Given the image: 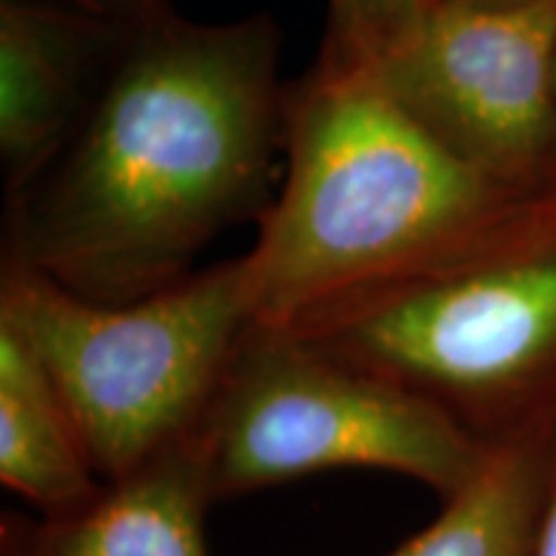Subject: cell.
Returning a JSON list of instances; mask_svg holds the SVG:
<instances>
[{
	"label": "cell",
	"mask_w": 556,
	"mask_h": 556,
	"mask_svg": "<svg viewBox=\"0 0 556 556\" xmlns=\"http://www.w3.org/2000/svg\"><path fill=\"white\" fill-rule=\"evenodd\" d=\"M287 178L242 255L253 328L296 332L518 204L364 67L315 62L283 88Z\"/></svg>",
	"instance_id": "cell-2"
},
{
	"label": "cell",
	"mask_w": 556,
	"mask_h": 556,
	"mask_svg": "<svg viewBox=\"0 0 556 556\" xmlns=\"http://www.w3.org/2000/svg\"><path fill=\"white\" fill-rule=\"evenodd\" d=\"M212 500L191 435L129 477L103 484L88 505L47 518L24 556H208L204 516Z\"/></svg>",
	"instance_id": "cell-8"
},
{
	"label": "cell",
	"mask_w": 556,
	"mask_h": 556,
	"mask_svg": "<svg viewBox=\"0 0 556 556\" xmlns=\"http://www.w3.org/2000/svg\"><path fill=\"white\" fill-rule=\"evenodd\" d=\"M435 0H330V26L317 60L371 67L405 41Z\"/></svg>",
	"instance_id": "cell-11"
},
{
	"label": "cell",
	"mask_w": 556,
	"mask_h": 556,
	"mask_svg": "<svg viewBox=\"0 0 556 556\" xmlns=\"http://www.w3.org/2000/svg\"><path fill=\"white\" fill-rule=\"evenodd\" d=\"M554 170H556V155H554Z\"/></svg>",
	"instance_id": "cell-15"
},
{
	"label": "cell",
	"mask_w": 556,
	"mask_h": 556,
	"mask_svg": "<svg viewBox=\"0 0 556 556\" xmlns=\"http://www.w3.org/2000/svg\"><path fill=\"white\" fill-rule=\"evenodd\" d=\"M289 336L413 389L467 428L536 397L556 379V199H520Z\"/></svg>",
	"instance_id": "cell-3"
},
{
	"label": "cell",
	"mask_w": 556,
	"mask_h": 556,
	"mask_svg": "<svg viewBox=\"0 0 556 556\" xmlns=\"http://www.w3.org/2000/svg\"><path fill=\"white\" fill-rule=\"evenodd\" d=\"M531 556H556V458L546 467L536 526H533Z\"/></svg>",
	"instance_id": "cell-13"
},
{
	"label": "cell",
	"mask_w": 556,
	"mask_h": 556,
	"mask_svg": "<svg viewBox=\"0 0 556 556\" xmlns=\"http://www.w3.org/2000/svg\"><path fill=\"white\" fill-rule=\"evenodd\" d=\"M546 467L533 428L497 438L477 475L443 500L433 523L389 556H531Z\"/></svg>",
	"instance_id": "cell-10"
},
{
	"label": "cell",
	"mask_w": 556,
	"mask_h": 556,
	"mask_svg": "<svg viewBox=\"0 0 556 556\" xmlns=\"http://www.w3.org/2000/svg\"><path fill=\"white\" fill-rule=\"evenodd\" d=\"M214 500L330 469H384L443 500L492 441L397 381L289 332L250 328L197 433Z\"/></svg>",
	"instance_id": "cell-5"
},
{
	"label": "cell",
	"mask_w": 556,
	"mask_h": 556,
	"mask_svg": "<svg viewBox=\"0 0 556 556\" xmlns=\"http://www.w3.org/2000/svg\"><path fill=\"white\" fill-rule=\"evenodd\" d=\"M127 29L75 9L0 3V168L21 197L67 148Z\"/></svg>",
	"instance_id": "cell-7"
},
{
	"label": "cell",
	"mask_w": 556,
	"mask_h": 556,
	"mask_svg": "<svg viewBox=\"0 0 556 556\" xmlns=\"http://www.w3.org/2000/svg\"><path fill=\"white\" fill-rule=\"evenodd\" d=\"M281 31L266 13L122 34L67 148L9 201L3 261L101 304L184 281L214 238L270 206L283 135Z\"/></svg>",
	"instance_id": "cell-1"
},
{
	"label": "cell",
	"mask_w": 556,
	"mask_h": 556,
	"mask_svg": "<svg viewBox=\"0 0 556 556\" xmlns=\"http://www.w3.org/2000/svg\"><path fill=\"white\" fill-rule=\"evenodd\" d=\"M381 88L503 189L528 197L556 155V0H435L371 67Z\"/></svg>",
	"instance_id": "cell-6"
},
{
	"label": "cell",
	"mask_w": 556,
	"mask_h": 556,
	"mask_svg": "<svg viewBox=\"0 0 556 556\" xmlns=\"http://www.w3.org/2000/svg\"><path fill=\"white\" fill-rule=\"evenodd\" d=\"M448 3H467V5H513V3H526V0H448Z\"/></svg>",
	"instance_id": "cell-14"
},
{
	"label": "cell",
	"mask_w": 556,
	"mask_h": 556,
	"mask_svg": "<svg viewBox=\"0 0 556 556\" xmlns=\"http://www.w3.org/2000/svg\"><path fill=\"white\" fill-rule=\"evenodd\" d=\"M0 482L47 518L88 505L103 490L45 366L0 323Z\"/></svg>",
	"instance_id": "cell-9"
},
{
	"label": "cell",
	"mask_w": 556,
	"mask_h": 556,
	"mask_svg": "<svg viewBox=\"0 0 556 556\" xmlns=\"http://www.w3.org/2000/svg\"><path fill=\"white\" fill-rule=\"evenodd\" d=\"M0 323L29 343L109 484L197 433L255 315L242 255L127 304L3 261Z\"/></svg>",
	"instance_id": "cell-4"
},
{
	"label": "cell",
	"mask_w": 556,
	"mask_h": 556,
	"mask_svg": "<svg viewBox=\"0 0 556 556\" xmlns=\"http://www.w3.org/2000/svg\"><path fill=\"white\" fill-rule=\"evenodd\" d=\"M70 9L88 13V16L106 21L116 29H131L160 11H165V0H67Z\"/></svg>",
	"instance_id": "cell-12"
}]
</instances>
